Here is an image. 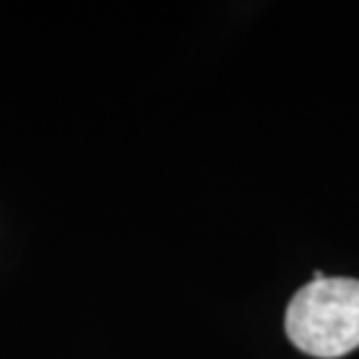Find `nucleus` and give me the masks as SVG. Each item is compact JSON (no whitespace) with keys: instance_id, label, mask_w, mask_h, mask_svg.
I'll list each match as a JSON object with an SVG mask.
<instances>
[{"instance_id":"1","label":"nucleus","mask_w":359,"mask_h":359,"mask_svg":"<svg viewBox=\"0 0 359 359\" xmlns=\"http://www.w3.org/2000/svg\"><path fill=\"white\" fill-rule=\"evenodd\" d=\"M285 329L306 355L334 359L353 353L359 348V280H311L287 306Z\"/></svg>"}]
</instances>
